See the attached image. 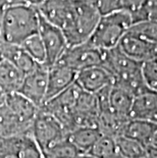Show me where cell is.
<instances>
[{
	"mask_svg": "<svg viewBox=\"0 0 157 158\" xmlns=\"http://www.w3.org/2000/svg\"><path fill=\"white\" fill-rule=\"evenodd\" d=\"M40 15L38 9L28 4L3 9L0 21L2 43L21 45L26 39L38 33Z\"/></svg>",
	"mask_w": 157,
	"mask_h": 158,
	"instance_id": "obj_1",
	"label": "cell"
},
{
	"mask_svg": "<svg viewBox=\"0 0 157 158\" xmlns=\"http://www.w3.org/2000/svg\"><path fill=\"white\" fill-rule=\"evenodd\" d=\"M100 15L88 0H73L61 31L69 46L88 42L100 19Z\"/></svg>",
	"mask_w": 157,
	"mask_h": 158,
	"instance_id": "obj_2",
	"label": "cell"
},
{
	"mask_svg": "<svg viewBox=\"0 0 157 158\" xmlns=\"http://www.w3.org/2000/svg\"><path fill=\"white\" fill-rule=\"evenodd\" d=\"M132 25L131 15L125 10L101 16L88 43L102 51L113 49L118 46L122 37L129 32Z\"/></svg>",
	"mask_w": 157,
	"mask_h": 158,
	"instance_id": "obj_3",
	"label": "cell"
},
{
	"mask_svg": "<svg viewBox=\"0 0 157 158\" xmlns=\"http://www.w3.org/2000/svg\"><path fill=\"white\" fill-rule=\"evenodd\" d=\"M31 137L41 151L68 138V133L57 119L51 114L39 109L33 120Z\"/></svg>",
	"mask_w": 157,
	"mask_h": 158,
	"instance_id": "obj_4",
	"label": "cell"
},
{
	"mask_svg": "<svg viewBox=\"0 0 157 158\" xmlns=\"http://www.w3.org/2000/svg\"><path fill=\"white\" fill-rule=\"evenodd\" d=\"M103 54L104 51L86 42L80 45L68 47L58 62L73 69L78 73L81 70L92 66L102 65Z\"/></svg>",
	"mask_w": 157,
	"mask_h": 158,
	"instance_id": "obj_5",
	"label": "cell"
},
{
	"mask_svg": "<svg viewBox=\"0 0 157 158\" xmlns=\"http://www.w3.org/2000/svg\"><path fill=\"white\" fill-rule=\"evenodd\" d=\"M38 34L45 48V65L49 68L58 62V60L61 58L63 53L68 47V42L61 30L45 21L41 15H40Z\"/></svg>",
	"mask_w": 157,
	"mask_h": 158,
	"instance_id": "obj_6",
	"label": "cell"
},
{
	"mask_svg": "<svg viewBox=\"0 0 157 158\" xmlns=\"http://www.w3.org/2000/svg\"><path fill=\"white\" fill-rule=\"evenodd\" d=\"M47 79L48 68L45 64H38L33 72L25 76L21 89L18 93L26 97L40 108L45 102Z\"/></svg>",
	"mask_w": 157,
	"mask_h": 158,
	"instance_id": "obj_7",
	"label": "cell"
},
{
	"mask_svg": "<svg viewBox=\"0 0 157 158\" xmlns=\"http://www.w3.org/2000/svg\"><path fill=\"white\" fill-rule=\"evenodd\" d=\"M118 48L131 59L144 63L157 57V45L128 32L122 37Z\"/></svg>",
	"mask_w": 157,
	"mask_h": 158,
	"instance_id": "obj_8",
	"label": "cell"
},
{
	"mask_svg": "<svg viewBox=\"0 0 157 158\" xmlns=\"http://www.w3.org/2000/svg\"><path fill=\"white\" fill-rule=\"evenodd\" d=\"M75 83L82 91L95 95L102 89L112 85L113 77L102 65H97L79 72Z\"/></svg>",
	"mask_w": 157,
	"mask_h": 158,
	"instance_id": "obj_9",
	"label": "cell"
},
{
	"mask_svg": "<svg viewBox=\"0 0 157 158\" xmlns=\"http://www.w3.org/2000/svg\"><path fill=\"white\" fill-rule=\"evenodd\" d=\"M76 72L61 64L55 63L48 68V79H47V92H46L45 102L51 100L59 94L64 92L76 82Z\"/></svg>",
	"mask_w": 157,
	"mask_h": 158,
	"instance_id": "obj_10",
	"label": "cell"
},
{
	"mask_svg": "<svg viewBox=\"0 0 157 158\" xmlns=\"http://www.w3.org/2000/svg\"><path fill=\"white\" fill-rule=\"evenodd\" d=\"M157 133V124L150 120L129 119L123 126L121 135L131 138L148 147L153 143Z\"/></svg>",
	"mask_w": 157,
	"mask_h": 158,
	"instance_id": "obj_11",
	"label": "cell"
},
{
	"mask_svg": "<svg viewBox=\"0 0 157 158\" xmlns=\"http://www.w3.org/2000/svg\"><path fill=\"white\" fill-rule=\"evenodd\" d=\"M0 56L2 59L7 60L14 65L25 76L33 72L39 64L22 48L21 45L0 43Z\"/></svg>",
	"mask_w": 157,
	"mask_h": 158,
	"instance_id": "obj_12",
	"label": "cell"
},
{
	"mask_svg": "<svg viewBox=\"0 0 157 158\" xmlns=\"http://www.w3.org/2000/svg\"><path fill=\"white\" fill-rule=\"evenodd\" d=\"M4 104L16 118L28 124L33 123V120L40 109L19 93L6 95Z\"/></svg>",
	"mask_w": 157,
	"mask_h": 158,
	"instance_id": "obj_13",
	"label": "cell"
},
{
	"mask_svg": "<svg viewBox=\"0 0 157 158\" xmlns=\"http://www.w3.org/2000/svg\"><path fill=\"white\" fill-rule=\"evenodd\" d=\"M157 112V93L147 90L134 97L130 119H143L153 122Z\"/></svg>",
	"mask_w": 157,
	"mask_h": 158,
	"instance_id": "obj_14",
	"label": "cell"
},
{
	"mask_svg": "<svg viewBox=\"0 0 157 158\" xmlns=\"http://www.w3.org/2000/svg\"><path fill=\"white\" fill-rule=\"evenodd\" d=\"M31 127L32 124L16 118L5 104L0 106V139L31 135Z\"/></svg>",
	"mask_w": 157,
	"mask_h": 158,
	"instance_id": "obj_15",
	"label": "cell"
},
{
	"mask_svg": "<svg viewBox=\"0 0 157 158\" xmlns=\"http://www.w3.org/2000/svg\"><path fill=\"white\" fill-rule=\"evenodd\" d=\"M101 136L97 127H78L68 134V140L81 154H88Z\"/></svg>",
	"mask_w": 157,
	"mask_h": 158,
	"instance_id": "obj_16",
	"label": "cell"
},
{
	"mask_svg": "<svg viewBox=\"0 0 157 158\" xmlns=\"http://www.w3.org/2000/svg\"><path fill=\"white\" fill-rule=\"evenodd\" d=\"M24 78V73L10 62L4 59L0 60V90L5 95L18 93Z\"/></svg>",
	"mask_w": 157,
	"mask_h": 158,
	"instance_id": "obj_17",
	"label": "cell"
},
{
	"mask_svg": "<svg viewBox=\"0 0 157 158\" xmlns=\"http://www.w3.org/2000/svg\"><path fill=\"white\" fill-rule=\"evenodd\" d=\"M134 96L118 86L112 85L109 93V107L113 114L123 120L130 119Z\"/></svg>",
	"mask_w": 157,
	"mask_h": 158,
	"instance_id": "obj_18",
	"label": "cell"
},
{
	"mask_svg": "<svg viewBox=\"0 0 157 158\" xmlns=\"http://www.w3.org/2000/svg\"><path fill=\"white\" fill-rule=\"evenodd\" d=\"M118 152L125 158H146L147 147L136 140L119 135L114 138Z\"/></svg>",
	"mask_w": 157,
	"mask_h": 158,
	"instance_id": "obj_19",
	"label": "cell"
},
{
	"mask_svg": "<svg viewBox=\"0 0 157 158\" xmlns=\"http://www.w3.org/2000/svg\"><path fill=\"white\" fill-rule=\"evenodd\" d=\"M88 154L97 158H125L118 152L114 138L103 135Z\"/></svg>",
	"mask_w": 157,
	"mask_h": 158,
	"instance_id": "obj_20",
	"label": "cell"
},
{
	"mask_svg": "<svg viewBox=\"0 0 157 158\" xmlns=\"http://www.w3.org/2000/svg\"><path fill=\"white\" fill-rule=\"evenodd\" d=\"M44 158H79L81 153L68 140H61L42 151Z\"/></svg>",
	"mask_w": 157,
	"mask_h": 158,
	"instance_id": "obj_21",
	"label": "cell"
},
{
	"mask_svg": "<svg viewBox=\"0 0 157 158\" xmlns=\"http://www.w3.org/2000/svg\"><path fill=\"white\" fill-rule=\"evenodd\" d=\"M21 46L37 63H39V64H45L46 62L45 48L38 33L29 37L28 39H26L21 44Z\"/></svg>",
	"mask_w": 157,
	"mask_h": 158,
	"instance_id": "obj_22",
	"label": "cell"
},
{
	"mask_svg": "<svg viewBox=\"0 0 157 158\" xmlns=\"http://www.w3.org/2000/svg\"><path fill=\"white\" fill-rule=\"evenodd\" d=\"M129 32L157 45V21L147 19L133 23Z\"/></svg>",
	"mask_w": 157,
	"mask_h": 158,
	"instance_id": "obj_23",
	"label": "cell"
},
{
	"mask_svg": "<svg viewBox=\"0 0 157 158\" xmlns=\"http://www.w3.org/2000/svg\"><path fill=\"white\" fill-rule=\"evenodd\" d=\"M141 73L147 90L157 93V57L142 63Z\"/></svg>",
	"mask_w": 157,
	"mask_h": 158,
	"instance_id": "obj_24",
	"label": "cell"
},
{
	"mask_svg": "<svg viewBox=\"0 0 157 158\" xmlns=\"http://www.w3.org/2000/svg\"><path fill=\"white\" fill-rule=\"evenodd\" d=\"M100 16H104L115 11L122 10L121 0H88Z\"/></svg>",
	"mask_w": 157,
	"mask_h": 158,
	"instance_id": "obj_25",
	"label": "cell"
},
{
	"mask_svg": "<svg viewBox=\"0 0 157 158\" xmlns=\"http://www.w3.org/2000/svg\"><path fill=\"white\" fill-rule=\"evenodd\" d=\"M147 0H121L122 10L129 12L130 15L137 11L145 4Z\"/></svg>",
	"mask_w": 157,
	"mask_h": 158,
	"instance_id": "obj_26",
	"label": "cell"
},
{
	"mask_svg": "<svg viewBox=\"0 0 157 158\" xmlns=\"http://www.w3.org/2000/svg\"><path fill=\"white\" fill-rule=\"evenodd\" d=\"M21 4H26L25 0H0V5L3 8H7V7H11V6L21 5Z\"/></svg>",
	"mask_w": 157,
	"mask_h": 158,
	"instance_id": "obj_27",
	"label": "cell"
},
{
	"mask_svg": "<svg viewBox=\"0 0 157 158\" xmlns=\"http://www.w3.org/2000/svg\"><path fill=\"white\" fill-rule=\"evenodd\" d=\"M146 158H157V146L150 145L147 147V157Z\"/></svg>",
	"mask_w": 157,
	"mask_h": 158,
	"instance_id": "obj_28",
	"label": "cell"
},
{
	"mask_svg": "<svg viewBox=\"0 0 157 158\" xmlns=\"http://www.w3.org/2000/svg\"><path fill=\"white\" fill-rule=\"evenodd\" d=\"M46 0H25V3L30 6H33V7H39L42 3H44Z\"/></svg>",
	"mask_w": 157,
	"mask_h": 158,
	"instance_id": "obj_29",
	"label": "cell"
},
{
	"mask_svg": "<svg viewBox=\"0 0 157 158\" xmlns=\"http://www.w3.org/2000/svg\"><path fill=\"white\" fill-rule=\"evenodd\" d=\"M5 98H6V95L4 93L2 92L1 90H0V106L2 105V104H4V101H5Z\"/></svg>",
	"mask_w": 157,
	"mask_h": 158,
	"instance_id": "obj_30",
	"label": "cell"
},
{
	"mask_svg": "<svg viewBox=\"0 0 157 158\" xmlns=\"http://www.w3.org/2000/svg\"><path fill=\"white\" fill-rule=\"evenodd\" d=\"M79 158H97V157L91 155V154H81Z\"/></svg>",
	"mask_w": 157,
	"mask_h": 158,
	"instance_id": "obj_31",
	"label": "cell"
},
{
	"mask_svg": "<svg viewBox=\"0 0 157 158\" xmlns=\"http://www.w3.org/2000/svg\"><path fill=\"white\" fill-rule=\"evenodd\" d=\"M151 145L157 146V133H156V135H155V138H154V140H153V143L151 144Z\"/></svg>",
	"mask_w": 157,
	"mask_h": 158,
	"instance_id": "obj_32",
	"label": "cell"
},
{
	"mask_svg": "<svg viewBox=\"0 0 157 158\" xmlns=\"http://www.w3.org/2000/svg\"><path fill=\"white\" fill-rule=\"evenodd\" d=\"M153 123H155L157 124V112L155 114V116H154V118H153Z\"/></svg>",
	"mask_w": 157,
	"mask_h": 158,
	"instance_id": "obj_33",
	"label": "cell"
},
{
	"mask_svg": "<svg viewBox=\"0 0 157 158\" xmlns=\"http://www.w3.org/2000/svg\"><path fill=\"white\" fill-rule=\"evenodd\" d=\"M148 2H151V3H154V4H157V0H147Z\"/></svg>",
	"mask_w": 157,
	"mask_h": 158,
	"instance_id": "obj_34",
	"label": "cell"
},
{
	"mask_svg": "<svg viewBox=\"0 0 157 158\" xmlns=\"http://www.w3.org/2000/svg\"><path fill=\"white\" fill-rule=\"evenodd\" d=\"M1 59H2V58H1V56H0V60H1Z\"/></svg>",
	"mask_w": 157,
	"mask_h": 158,
	"instance_id": "obj_35",
	"label": "cell"
},
{
	"mask_svg": "<svg viewBox=\"0 0 157 158\" xmlns=\"http://www.w3.org/2000/svg\"><path fill=\"white\" fill-rule=\"evenodd\" d=\"M72 1H73V0H72Z\"/></svg>",
	"mask_w": 157,
	"mask_h": 158,
	"instance_id": "obj_36",
	"label": "cell"
}]
</instances>
